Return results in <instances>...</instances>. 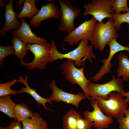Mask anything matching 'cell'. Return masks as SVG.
Segmentation results:
<instances>
[{
	"label": "cell",
	"mask_w": 129,
	"mask_h": 129,
	"mask_svg": "<svg viewBox=\"0 0 129 129\" xmlns=\"http://www.w3.org/2000/svg\"><path fill=\"white\" fill-rule=\"evenodd\" d=\"M118 67L116 71L117 77H122L123 81L129 80V57L125 54L120 53L118 57Z\"/></svg>",
	"instance_id": "cell-18"
},
{
	"label": "cell",
	"mask_w": 129,
	"mask_h": 129,
	"mask_svg": "<svg viewBox=\"0 0 129 129\" xmlns=\"http://www.w3.org/2000/svg\"><path fill=\"white\" fill-rule=\"evenodd\" d=\"M37 0H26L23 3L22 10L17 16V18H31L36 15L39 10L35 5Z\"/></svg>",
	"instance_id": "cell-20"
},
{
	"label": "cell",
	"mask_w": 129,
	"mask_h": 129,
	"mask_svg": "<svg viewBox=\"0 0 129 129\" xmlns=\"http://www.w3.org/2000/svg\"><path fill=\"white\" fill-rule=\"evenodd\" d=\"M49 85L52 91V93L48 98L52 104L55 102H62L73 105L78 108L80 102L86 98L84 94L82 92L74 94L63 91L57 86L54 80H53Z\"/></svg>",
	"instance_id": "cell-10"
},
{
	"label": "cell",
	"mask_w": 129,
	"mask_h": 129,
	"mask_svg": "<svg viewBox=\"0 0 129 129\" xmlns=\"http://www.w3.org/2000/svg\"><path fill=\"white\" fill-rule=\"evenodd\" d=\"M20 20L21 27L14 30L11 34L12 35L16 37L26 44H42L47 42L43 37H38L33 33L29 24L25 18H21Z\"/></svg>",
	"instance_id": "cell-14"
},
{
	"label": "cell",
	"mask_w": 129,
	"mask_h": 129,
	"mask_svg": "<svg viewBox=\"0 0 129 129\" xmlns=\"http://www.w3.org/2000/svg\"><path fill=\"white\" fill-rule=\"evenodd\" d=\"M114 0H93L91 2L84 5L85 11L83 15L85 16L89 15L98 22H101L106 18H112L114 13L112 9Z\"/></svg>",
	"instance_id": "cell-8"
},
{
	"label": "cell",
	"mask_w": 129,
	"mask_h": 129,
	"mask_svg": "<svg viewBox=\"0 0 129 129\" xmlns=\"http://www.w3.org/2000/svg\"><path fill=\"white\" fill-rule=\"evenodd\" d=\"M112 9L115 14L120 13L122 11L124 13L129 12L127 0H114Z\"/></svg>",
	"instance_id": "cell-26"
},
{
	"label": "cell",
	"mask_w": 129,
	"mask_h": 129,
	"mask_svg": "<svg viewBox=\"0 0 129 129\" xmlns=\"http://www.w3.org/2000/svg\"><path fill=\"white\" fill-rule=\"evenodd\" d=\"M108 45L110 48V52L108 57L102 60L103 65L99 71L90 79L94 81L100 80L104 75L111 72V69L113 66L111 61L113 56L117 53L120 51H127L129 52V45L124 46L118 42L116 39H114L111 40Z\"/></svg>",
	"instance_id": "cell-12"
},
{
	"label": "cell",
	"mask_w": 129,
	"mask_h": 129,
	"mask_svg": "<svg viewBox=\"0 0 129 129\" xmlns=\"http://www.w3.org/2000/svg\"><path fill=\"white\" fill-rule=\"evenodd\" d=\"M22 125L20 122L14 120L8 126L4 127L0 126V129H22Z\"/></svg>",
	"instance_id": "cell-30"
},
{
	"label": "cell",
	"mask_w": 129,
	"mask_h": 129,
	"mask_svg": "<svg viewBox=\"0 0 129 129\" xmlns=\"http://www.w3.org/2000/svg\"><path fill=\"white\" fill-rule=\"evenodd\" d=\"M59 11L58 6L52 0L42 6L37 14L31 18L29 23L32 26L38 28L40 27V23L45 20L52 18H59Z\"/></svg>",
	"instance_id": "cell-15"
},
{
	"label": "cell",
	"mask_w": 129,
	"mask_h": 129,
	"mask_svg": "<svg viewBox=\"0 0 129 129\" xmlns=\"http://www.w3.org/2000/svg\"><path fill=\"white\" fill-rule=\"evenodd\" d=\"M14 50L12 44L7 46H0V66L3 64L4 58L11 54H14Z\"/></svg>",
	"instance_id": "cell-28"
},
{
	"label": "cell",
	"mask_w": 129,
	"mask_h": 129,
	"mask_svg": "<svg viewBox=\"0 0 129 129\" xmlns=\"http://www.w3.org/2000/svg\"><path fill=\"white\" fill-rule=\"evenodd\" d=\"M90 100L94 110L91 112L85 111L83 113L85 119L93 121V125L96 129L108 128L113 122L112 118L104 114L98 107L95 98H91Z\"/></svg>",
	"instance_id": "cell-11"
},
{
	"label": "cell",
	"mask_w": 129,
	"mask_h": 129,
	"mask_svg": "<svg viewBox=\"0 0 129 129\" xmlns=\"http://www.w3.org/2000/svg\"><path fill=\"white\" fill-rule=\"evenodd\" d=\"M109 95V98L108 100L100 97L95 98L101 111L107 116L116 118L120 114H125L128 108V105L124 101L121 94L111 92Z\"/></svg>",
	"instance_id": "cell-3"
},
{
	"label": "cell",
	"mask_w": 129,
	"mask_h": 129,
	"mask_svg": "<svg viewBox=\"0 0 129 129\" xmlns=\"http://www.w3.org/2000/svg\"><path fill=\"white\" fill-rule=\"evenodd\" d=\"M11 41L14 50V54L20 59V61H23L28 50L27 44L15 36L12 37Z\"/></svg>",
	"instance_id": "cell-23"
},
{
	"label": "cell",
	"mask_w": 129,
	"mask_h": 129,
	"mask_svg": "<svg viewBox=\"0 0 129 129\" xmlns=\"http://www.w3.org/2000/svg\"><path fill=\"white\" fill-rule=\"evenodd\" d=\"M117 32L112 18H108L105 23L103 21L98 22L90 41L91 45L100 52H103L111 40L117 39L118 36Z\"/></svg>",
	"instance_id": "cell-2"
},
{
	"label": "cell",
	"mask_w": 129,
	"mask_h": 129,
	"mask_svg": "<svg viewBox=\"0 0 129 129\" xmlns=\"http://www.w3.org/2000/svg\"><path fill=\"white\" fill-rule=\"evenodd\" d=\"M124 81L122 79L113 75L111 80L104 84H94L89 82L87 90L91 98L100 97L104 100L109 98L108 95L113 91L121 93L125 91Z\"/></svg>",
	"instance_id": "cell-4"
},
{
	"label": "cell",
	"mask_w": 129,
	"mask_h": 129,
	"mask_svg": "<svg viewBox=\"0 0 129 129\" xmlns=\"http://www.w3.org/2000/svg\"><path fill=\"white\" fill-rule=\"evenodd\" d=\"M73 60L67 59L62 64L60 69L66 80L72 84H76L83 90L86 98L90 100L91 98L87 92L86 87L90 81L88 80L84 73V66L78 68L74 64Z\"/></svg>",
	"instance_id": "cell-6"
},
{
	"label": "cell",
	"mask_w": 129,
	"mask_h": 129,
	"mask_svg": "<svg viewBox=\"0 0 129 129\" xmlns=\"http://www.w3.org/2000/svg\"><path fill=\"white\" fill-rule=\"evenodd\" d=\"M124 114H120L116 118L119 124V129H129V107Z\"/></svg>",
	"instance_id": "cell-27"
},
{
	"label": "cell",
	"mask_w": 129,
	"mask_h": 129,
	"mask_svg": "<svg viewBox=\"0 0 129 129\" xmlns=\"http://www.w3.org/2000/svg\"><path fill=\"white\" fill-rule=\"evenodd\" d=\"M3 1L2 0H0V5L2 8H3L5 7Z\"/></svg>",
	"instance_id": "cell-33"
},
{
	"label": "cell",
	"mask_w": 129,
	"mask_h": 129,
	"mask_svg": "<svg viewBox=\"0 0 129 129\" xmlns=\"http://www.w3.org/2000/svg\"><path fill=\"white\" fill-rule=\"evenodd\" d=\"M121 94L123 97H126V98L124 99L125 102L127 104H129V91L126 92L124 91L122 92Z\"/></svg>",
	"instance_id": "cell-31"
},
{
	"label": "cell",
	"mask_w": 129,
	"mask_h": 129,
	"mask_svg": "<svg viewBox=\"0 0 129 129\" xmlns=\"http://www.w3.org/2000/svg\"><path fill=\"white\" fill-rule=\"evenodd\" d=\"M27 45L28 50L34 55V59L30 63L20 61V64L30 70L36 68L39 70L45 68L47 64L51 62V43L47 42L42 44L27 43Z\"/></svg>",
	"instance_id": "cell-5"
},
{
	"label": "cell",
	"mask_w": 129,
	"mask_h": 129,
	"mask_svg": "<svg viewBox=\"0 0 129 129\" xmlns=\"http://www.w3.org/2000/svg\"><path fill=\"white\" fill-rule=\"evenodd\" d=\"M88 42L87 40H82L76 48L68 53L63 54L58 51L54 41L53 40H51V62L58 59H66L74 61V65L77 67L81 66L86 59L92 63L93 59H95L96 56L93 53V46L92 45H88Z\"/></svg>",
	"instance_id": "cell-1"
},
{
	"label": "cell",
	"mask_w": 129,
	"mask_h": 129,
	"mask_svg": "<svg viewBox=\"0 0 129 129\" xmlns=\"http://www.w3.org/2000/svg\"><path fill=\"white\" fill-rule=\"evenodd\" d=\"M112 18L114 21L116 29L118 31L120 28L121 25L123 23H127L129 25V12L124 14L114 13Z\"/></svg>",
	"instance_id": "cell-25"
},
{
	"label": "cell",
	"mask_w": 129,
	"mask_h": 129,
	"mask_svg": "<svg viewBox=\"0 0 129 129\" xmlns=\"http://www.w3.org/2000/svg\"><path fill=\"white\" fill-rule=\"evenodd\" d=\"M16 104L11 99L10 95L0 96V111L10 119H15L14 108Z\"/></svg>",
	"instance_id": "cell-19"
},
{
	"label": "cell",
	"mask_w": 129,
	"mask_h": 129,
	"mask_svg": "<svg viewBox=\"0 0 129 129\" xmlns=\"http://www.w3.org/2000/svg\"><path fill=\"white\" fill-rule=\"evenodd\" d=\"M15 0H10L7 4H5V22H3L2 28L0 30V37L4 38L7 32L10 30L17 29L21 26V22L17 19L20 13L18 11L15 12L13 4Z\"/></svg>",
	"instance_id": "cell-13"
},
{
	"label": "cell",
	"mask_w": 129,
	"mask_h": 129,
	"mask_svg": "<svg viewBox=\"0 0 129 129\" xmlns=\"http://www.w3.org/2000/svg\"><path fill=\"white\" fill-rule=\"evenodd\" d=\"M97 21L93 17L86 20L64 38V41L70 45L78 44L83 40L90 41Z\"/></svg>",
	"instance_id": "cell-9"
},
{
	"label": "cell",
	"mask_w": 129,
	"mask_h": 129,
	"mask_svg": "<svg viewBox=\"0 0 129 129\" xmlns=\"http://www.w3.org/2000/svg\"><path fill=\"white\" fill-rule=\"evenodd\" d=\"M81 117L75 110H69L64 115L63 129H75L77 120Z\"/></svg>",
	"instance_id": "cell-22"
},
{
	"label": "cell",
	"mask_w": 129,
	"mask_h": 129,
	"mask_svg": "<svg viewBox=\"0 0 129 129\" xmlns=\"http://www.w3.org/2000/svg\"><path fill=\"white\" fill-rule=\"evenodd\" d=\"M17 82L22 83L25 86V87H22L21 89L17 91V94H21L22 93H27L31 95L34 99L39 106V104H41L46 111L52 110L48 108L46 105V103L48 102L51 105L50 99L49 98H43L39 95L36 91L35 89L32 88L29 85L28 83V76L26 75L25 78L24 79L21 75L18 76Z\"/></svg>",
	"instance_id": "cell-16"
},
{
	"label": "cell",
	"mask_w": 129,
	"mask_h": 129,
	"mask_svg": "<svg viewBox=\"0 0 129 129\" xmlns=\"http://www.w3.org/2000/svg\"><path fill=\"white\" fill-rule=\"evenodd\" d=\"M22 129H48L47 122L38 112L33 113L31 118L21 122Z\"/></svg>",
	"instance_id": "cell-17"
},
{
	"label": "cell",
	"mask_w": 129,
	"mask_h": 129,
	"mask_svg": "<svg viewBox=\"0 0 129 129\" xmlns=\"http://www.w3.org/2000/svg\"><path fill=\"white\" fill-rule=\"evenodd\" d=\"M93 126V121L81 117L77 120L75 129H91Z\"/></svg>",
	"instance_id": "cell-29"
},
{
	"label": "cell",
	"mask_w": 129,
	"mask_h": 129,
	"mask_svg": "<svg viewBox=\"0 0 129 129\" xmlns=\"http://www.w3.org/2000/svg\"><path fill=\"white\" fill-rule=\"evenodd\" d=\"M58 1L60 5L59 14L60 21L59 30L69 33L75 29L74 21L79 16L81 10L72 5L68 0H58Z\"/></svg>",
	"instance_id": "cell-7"
},
{
	"label": "cell",
	"mask_w": 129,
	"mask_h": 129,
	"mask_svg": "<svg viewBox=\"0 0 129 129\" xmlns=\"http://www.w3.org/2000/svg\"><path fill=\"white\" fill-rule=\"evenodd\" d=\"M33 113L26 104L22 103L16 104L14 108L15 118L14 120L20 122L25 119L30 118Z\"/></svg>",
	"instance_id": "cell-21"
},
{
	"label": "cell",
	"mask_w": 129,
	"mask_h": 129,
	"mask_svg": "<svg viewBox=\"0 0 129 129\" xmlns=\"http://www.w3.org/2000/svg\"><path fill=\"white\" fill-rule=\"evenodd\" d=\"M24 1V0H18L16 2V5L18 8V11L22 9Z\"/></svg>",
	"instance_id": "cell-32"
},
{
	"label": "cell",
	"mask_w": 129,
	"mask_h": 129,
	"mask_svg": "<svg viewBox=\"0 0 129 129\" xmlns=\"http://www.w3.org/2000/svg\"><path fill=\"white\" fill-rule=\"evenodd\" d=\"M18 80L14 79L7 82L0 84V96L5 95H15L17 94V91L12 90L11 87L14 86Z\"/></svg>",
	"instance_id": "cell-24"
}]
</instances>
